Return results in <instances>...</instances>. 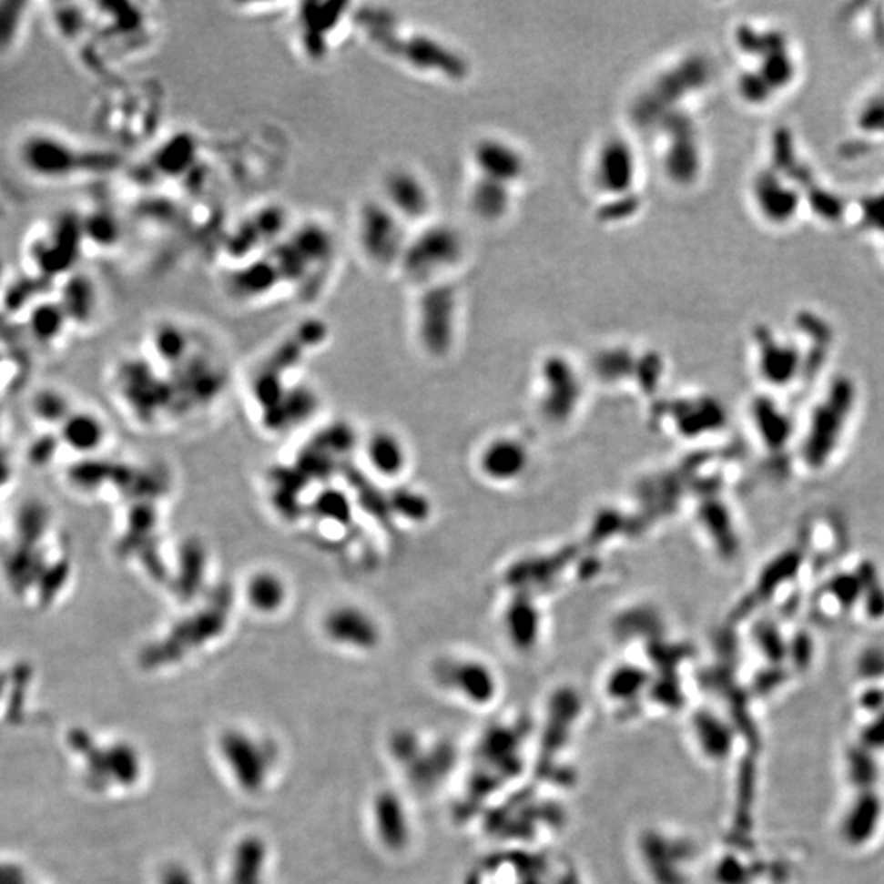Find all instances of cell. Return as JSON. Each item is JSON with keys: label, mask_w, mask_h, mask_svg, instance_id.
Returning <instances> with one entry per match:
<instances>
[{"label": "cell", "mask_w": 884, "mask_h": 884, "mask_svg": "<svg viewBox=\"0 0 884 884\" xmlns=\"http://www.w3.org/2000/svg\"><path fill=\"white\" fill-rule=\"evenodd\" d=\"M356 30L381 55L416 73L442 76L451 81L469 74V63L459 51L430 33L406 32L387 8L359 7Z\"/></svg>", "instance_id": "obj_1"}, {"label": "cell", "mask_w": 884, "mask_h": 884, "mask_svg": "<svg viewBox=\"0 0 884 884\" xmlns=\"http://www.w3.org/2000/svg\"><path fill=\"white\" fill-rule=\"evenodd\" d=\"M734 43L754 66L738 73L736 79L740 98L754 107H763L795 87L799 77V61L795 45L787 33L775 26L738 25Z\"/></svg>", "instance_id": "obj_2"}, {"label": "cell", "mask_w": 884, "mask_h": 884, "mask_svg": "<svg viewBox=\"0 0 884 884\" xmlns=\"http://www.w3.org/2000/svg\"><path fill=\"white\" fill-rule=\"evenodd\" d=\"M16 161L30 178L61 184L112 171L117 157L108 151L84 147L57 131L32 130L16 145Z\"/></svg>", "instance_id": "obj_3"}, {"label": "cell", "mask_w": 884, "mask_h": 884, "mask_svg": "<svg viewBox=\"0 0 884 884\" xmlns=\"http://www.w3.org/2000/svg\"><path fill=\"white\" fill-rule=\"evenodd\" d=\"M413 228L377 195L362 198L351 215V241L359 260L375 272H397Z\"/></svg>", "instance_id": "obj_4"}, {"label": "cell", "mask_w": 884, "mask_h": 884, "mask_svg": "<svg viewBox=\"0 0 884 884\" xmlns=\"http://www.w3.org/2000/svg\"><path fill=\"white\" fill-rule=\"evenodd\" d=\"M713 67L698 53L678 59L652 79L634 100L631 114L639 127H657L666 115L682 110L683 102L705 89Z\"/></svg>", "instance_id": "obj_5"}, {"label": "cell", "mask_w": 884, "mask_h": 884, "mask_svg": "<svg viewBox=\"0 0 884 884\" xmlns=\"http://www.w3.org/2000/svg\"><path fill=\"white\" fill-rule=\"evenodd\" d=\"M463 256L465 241L454 227L424 223L410 236L397 272L414 289H422L446 282L444 276L462 262Z\"/></svg>", "instance_id": "obj_6"}, {"label": "cell", "mask_w": 884, "mask_h": 884, "mask_svg": "<svg viewBox=\"0 0 884 884\" xmlns=\"http://www.w3.org/2000/svg\"><path fill=\"white\" fill-rule=\"evenodd\" d=\"M352 7L350 4H299V10L292 14L295 51L309 63H325L350 30H356Z\"/></svg>", "instance_id": "obj_7"}, {"label": "cell", "mask_w": 884, "mask_h": 884, "mask_svg": "<svg viewBox=\"0 0 884 884\" xmlns=\"http://www.w3.org/2000/svg\"><path fill=\"white\" fill-rule=\"evenodd\" d=\"M459 293L449 282L418 289L414 303V331L422 350L431 357L451 352L457 333Z\"/></svg>", "instance_id": "obj_8"}, {"label": "cell", "mask_w": 884, "mask_h": 884, "mask_svg": "<svg viewBox=\"0 0 884 884\" xmlns=\"http://www.w3.org/2000/svg\"><path fill=\"white\" fill-rule=\"evenodd\" d=\"M582 395V377L570 359L562 354L545 357L539 367L537 387V410L544 420L555 426L570 422Z\"/></svg>", "instance_id": "obj_9"}, {"label": "cell", "mask_w": 884, "mask_h": 884, "mask_svg": "<svg viewBox=\"0 0 884 884\" xmlns=\"http://www.w3.org/2000/svg\"><path fill=\"white\" fill-rule=\"evenodd\" d=\"M658 128L666 139L664 171L676 186H691L703 171V147L696 123L685 110L666 115Z\"/></svg>", "instance_id": "obj_10"}, {"label": "cell", "mask_w": 884, "mask_h": 884, "mask_svg": "<svg viewBox=\"0 0 884 884\" xmlns=\"http://www.w3.org/2000/svg\"><path fill=\"white\" fill-rule=\"evenodd\" d=\"M377 197L412 228L424 225L432 208L426 178L408 166H393L383 172Z\"/></svg>", "instance_id": "obj_11"}, {"label": "cell", "mask_w": 884, "mask_h": 884, "mask_svg": "<svg viewBox=\"0 0 884 884\" xmlns=\"http://www.w3.org/2000/svg\"><path fill=\"white\" fill-rule=\"evenodd\" d=\"M533 462L531 447L513 434H498L480 446L475 469L493 487H510L526 477Z\"/></svg>", "instance_id": "obj_12"}, {"label": "cell", "mask_w": 884, "mask_h": 884, "mask_svg": "<svg viewBox=\"0 0 884 884\" xmlns=\"http://www.w3.org/2000/svg\"><path fill=\"white\" fill-rule=\"evenodd\" d=\"M637 174L639 159L629 139L613 135L601 143L594 157L593 176L603 194L617 197L635 192Z\"/></svg>", "instance_id": "obj_13"}, {"label": "cell", "mask_w": 884, "mask_h": 884, "mask_svg": "<svg viewBox=\"0 0 884 884\" xmlns=\"http://www.w3.org/2000/svg\"><path fill=\"white\" fill-rule=\"evenodd\" d=\"M221 754L236 781L246 791H259L264 787L270 771V752L256 738L231 730L221 738Z\"/></svg>", "instance_id": "obj_14"}, {"label": "cell", "mask_w": 884, "mask_h": 884, "mask_svg": "<svg viewBox=\"0 0 884 884\" xmlns=\"http://www.w3.org/2000/svg\"><path fill=\"white\" fill-rule=\"evenodd\" d=\"M323 631L333 644L354 650L375 649L381 639L377 619L356 605L330 609L323 619Z\"/></svg>", "instance_id": "obj_15"}, {"label": "cell", "mask_w": 884, "mask_h": 884, "mask_svg": "<svg viewBox=\"0 0 884 884\" xmlns=\"http://www.w3.org/2000/svg\"><path fill=\"white\" fill-rule=\"evenodd\" d=\"M472 161L480 178H492L512 187L528 169L526 157L518 147L496 137L479 139L472 147Z\"/></svg>", "instance_id": "obj_16"}, {"label": "cell", "mask_w": 884, "mask_h": 884, "mask_svg": "<svg viewBox=\"0 0 884 884\" xmlns=\"http://www.w3.org/2000/svg\"><path fill=\"white\" fill-rule=\"evenodd\" d=\"M439 680L451 690L462 693L473 701L490 698L495 688V676L490 666L471 657L447 658L438 666Z\"/></svg>", "instance_id": "obj_17"}, {"label": "cell", "mask_w": 884, "mask_h": 884, "mask_svg": "<svg viewBox=\"0 0 884 884\" xmlns=\"http://www.w3.org/2000/svg\"><path fill=\"white\" fill-rule=\"evenodd\" d=\"M365 457L372 471L387 479L401 477L410 463L405 442L391 431H375L365 442Z\"/></svg>", "instance_id": "obj_18"}, {"label": "cell", "mask_w": 884, "mask_h": 884, "mask_svg": "<svg viewBox=\"0 0 884 884\" xmlns=\"http://www.w3.org/2000/svg\"><path fill=\"white\" fill-rule=\"evenodd\" d=\"M512 197V186L479 176L472 186L469 203L479 218L496 221L510 210Z\"/></svg>", "instance_id": "obj_19"}, {"label": "cell", "mask_w": 884, "mask_h": 884, "mask_svg": "<svg viewBox=\"0 0 884 884\" xmlns=\"http://www.w3.org/2000/svg\"><path fill=\"white\" fill-rule=\"evenodd\" d=\"M61 441L77 452L89 454L106 441L107 431L100 418L92 413H71L61 426Z\"/></svg>", "instance_id": "obj_20"}, {"label": "cell", "mask_w": 884, "mask_h": 884, "mask_svg": "<svg viewBox=\"0 0 884 884\" xmlns=\"http://www.w3.org/2000/svg\"><path fill=\"white\" fill-rule=\"evenodd\" d=\"M289 588L284 578L274 572H258L246 584V598L252 609L262 615H272L284 608Z\"/></svg>", "instance_id": "obj_21"}, {"label": "cell", "mask_w": 884, "mask_h": 884, "mask_svg": "<svg viewBox=\"0 0 884 884\" xmlns=\"http://www.w3.org/2000/svg\"><path fill=\"white\" fill-rule=\"evenodd\" d=\"M30 4L0 2V57L8 56L24 40L30 18Z\"/></svg>", "instance_id": "obj_22"}, {"label": "cell", "mask_w": 884, "mask_h": 884, "mask_svg": "<svg viewBox=\"0 0 884 884\" xmlns=\"http://www.w3.org/2000/svg\"><path fill=\"white\" fill-rule=\"evenodd\" d=\"M637 357L627 346H611L593 359V371L603 381H623L635 377Z\"/></svg>", "instance_id": "obj_23"}, {"label": "cell", "mask_w": 884, "mask_h": 884, "mask_svg": "<svg viewBox=\"0 0 884 884\" xmlns=\"http://www.w3.org/2000/svg\"><path fill=\"white\" fill-rule=\"evenodd\" d=\"M266 850L259 840H246L238 847L233 869V884H262Z\"/></svg>", "instance_id": "obj_24"}, {"label": "cell", "mask_w": 884, "mask_h": 884, "mask_svg": "<svg viewBox=\"0 0 884 884\" xmlns=\"http://www.w3.org/2000/svg\"><path fill=\"white\" fill-rule=\"evenodd\" d=\"M377 828L381 838L389 845L401 844L405 840L406 822L401 806L393 796L383 795L375 804Z\"/></svg>", "instance_id": "obj_25"}, {"label": "cell", "mask_w": 884, "mask_h": 884, "mask_svg": "<svg viewBox=\"0 0 884 884\" xmlns=\"http://www.w3.org/2000/svg\"><path fill=\"white\" fill-rule=\"evenodd\" d=\"M539 611L534 608V605L529 603H518L513 608L506 611L504 625L508 627L514 645H524L529 647L534 644L539 627Z\"/></svg>", "instance_id": "obj_26"}, {"label": "cell", "mask_w": 884, "mask_h": 884, "mask_svg": "<svg viewBox=\"0 0 884 884\" xmlns=\"http://www.w3.org/2000/svg\"><path fill=\"white\" fill-rule=\"evenodd\" d=\"M67 321L65 311L59 303H46V307L35 310L30 315V330L40 342H56L63 333V325Z\"/></svg>", "instance_id": "obj_27"}, {"label": "cell", "mask_w": 884, "mask_h": 884, "mask_svg": "<svg viewBox=\"0 0 884 884\" xmlns=\"http://www.w3.org/2000/svg\"><path fill=\"white\" fill-rule=\"evenodd\" d=\"M33 412L40 418V422H53L59 426L73 413L67 398L56 390L38 391L33 400Z\"/></svg>", "instance_id": "obj_28"}, {"label": "cell", "mask_w": 884, "mask_h": 884, "mask_svg": "<svg viewBox=\"0 0 884 884\" xmlns=\"http://www.w3.org/2000/svg\"><path fill=\"white\" fill-rule=\"evenodd\" d=\"M639 208H641V195L637 192L606 197V200L601 203L598 208V218L605 221H625L635 215Z\"/></svg>", "instance_id": "obj_29"}, {"label": "cell", "mask_w": 884, "mask_h": 884, "mask_svg": "<svg viewBox=\"0 0 884 884\" xmlns=\"http://www.w3.org/2000/svg\"><path fill=\"white\" fill-rule=\"evenodd\" d=\"M164 884H192L190 879L187 877L184 871L180 869H172V871H168L166 873V878H164Z\"/></svg>", "instance_id": "obj_30"}]
</instances>
